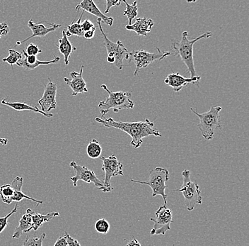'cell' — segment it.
Returning a JSON list of instances; mask_svg holds the SVG:
<instances>
[{"label": "cell", "mask_w": 249, "mask_h": 246, "mask_svg": "<svg viewBox=\"0 0 249 246\" xmlns=\"http://www.w3.org/2000/svg\"><path fill=\"white\" fill-rule=\"evenodd\" d=\"M95 121L104 127L114 128L127 133L131 136L130 144L135 149H138L141 146L143 138H147L150 135L156 137H161L162 135L159 131L155 129V124L148 119H145L144 121L138 122H124L115 121L112 118L101 119L100 117H96Z\"/></svg>", "instance_id": "obj_1"}, {"label": "cell", "mask_w": 249, "mask_h": 246, "mask_svg": "<svg viewBox=\"0 0 249 246\" xmlns=\"http://www.w3.org/2000/svg\"><path fill=\"white\" fill-rule=\"evenodd\" d=\"M213 36L211 32H207L200 35V37L193 38L192 40L188 39V34L187 32H183L182 34L181 40L180 42L173 40L172 48L174 53L172 56H180L182 61L188 68V71L191 75V78L196 77V68H195L194 60V46L196 42L203 38H208Z\"/></svg>", "instance_id": "obj_2"}, {"label": "cell", "mask_w": 249, "mask_h": 246, "mask_svg": "<svg viewBox=\"0 0 249 246\" xmlns=\"http://www.w3.org/2000/svg\"><path fill=\"white\" fill-rule=\"evenodd\" d=\"M101 88L104 89L108 94V96L105 101L99 103V110L101 118L104 117L110 110L118 113L124 109H133L135 103L131 99L132 93L130 92H111L106 85H101Z\"/></svg>", "instance_id": "obj_3"}, {"label": "cell", "mask_w": 249, "mask_h": 246, "mask_svg": "<svg viewBox=\"0 0 249 246\" xmlns=\"http://www.w3.org/2000/svg\"><path fill=\"white\" fill-rule=\"evenodd\" d=\"M191 112L198 117L199 123L197 127L202 136L207 141H210L214 137L216 129H222L220 120V112L222 107L219 106H212L210 110L205 113L200 114L197 110L191 108Z\"/></svg>", "instance_id": "obj_4"}, {"label": "cell", "mask_w": 249, "mask_h": 246, "mask_svg": "<svg viewBox=\"0 0 249 246\" xmlns=\"http://www.w3.org/2000/svg\"><path fill=\"white\" fill-rule=\"evenodd\" d=\"M183 177V184L180 189H175L184 197L185 207L188 211L194 209L197 205H202V197L200 186L196 182L191 181V172L188 170H184L181 172Z\"/></svg>", "instance_id": "obj_5"}, {"label": "cell", "mask_w": 249, "mask_h": 246, "mask_svg": "<svg viewBox=\"0 0 249 246\" xmlns=\"http://www.w3.org/2000/svg\"><path fill=\"white\" fill-rule=\"evenodd\" d=\"M101 19H97V24L99 25V30L102 34L104 38V46L107 48V62L113 64L118 69L122 70L124 68V60H128L130 57V52L127 48L124 47V43L121 40H118L116 43L110 41L107 34L104 33L101 26Z\"/></svg>", "instance_id": "obj_6"}, {"label": "cell", "mask_w": 249, "mask_h": 246, "mask_svg": "<svg viewBox=\"0 0 249 246\" xmlns=\"http://www.w3.org/2000/svg\"><path fill=\"white\" fill-rule=\"evenodd\" d=\"M169 180V170L166 168L158 167L149 172V178L147 182L131 179L132 183H139L141 185H147L150 187L152 191V197L160 195L164 201V205L167 206V194L165 192L166 188V182Z\"/></svg>", "instance_id": "obj_7"}, {"label": "cell", "mask_w": 249, "mask_h": 246, "mask_svg": "<svg viewBox=\"0 0 249 246\" xmlns=\"http://www.w3.org/2000/svg\"><path fill=\"white\" fill-rule=\"evenodd\" d=\"M157 51L155 53H149L145 50H139V51H132L130 52L129 61H134L135 65V70L134 72V76H137L140 70L147 68L151 63L156 60H161L172 56L170 52L161 51L160 48H156Z\"/></svg>", "instance_id": "obj_8"}, {"label": "cell", "mask_w": 249, "mask_h": 246, "mask_svg": "<svg viewBox=\"0 0 249 246\" xmlns=\"http://www.w3.org/2000/svg\"><path fill=\"white\" fill-rule=\"evenodd\" d=\"M102 160L103 165L102 170L104 171V189L102 191L104 192H110L113 190V187L111 186V179L117 176H124V165L121 163L119 160L116 158V155H112L108 158L101 157Z\"/></svg>", "instance_id": "obj_9"}, {"label": "cell", "mask_w": 249, "mask_h": 246, "mask_svg": "<svg viewBox=\"0 0 249 246\" xmlns=\"http://www.w3.org/2000/svg\"><path fill=\"white\" fill-rule=\"evenodd\" d=\"M150 221L154 222L151 235H165L171 229L170 224L173 222L172 211L166 205H163L156 211L155 218H151Z\"/></svg>", "instance_id": "obj_10"}, {"label": "cell", "mask_w": 249, "mask_h": 246, "mask_svg": "<svg viewBox=\"0 0 249 246\" xmlns=\"http://www.w3.org/2000/svg\"><path fill=\"white\" fill-rule=\"evenodd\" d=\"M70 167L74 169L75 172V175L70 178L71 181L72 182L74 187L77 186V182L79 180H82L86 183L90 184H94L95 186L102 191L104 189V181L100 180L92 170L89 169L85 166H82L80 165H78L74 161H71L70 163Z\"/></svg>", "instance_id": "obj_11"}, {"label": "cell", "mask_w": 249, "mask_h": 246, "mask_svg": "<svg viewBox=\"0 0 249 246\" xmlns=\"http://www.w3.org/2000/svg\"><path fill=\"white\" fill-rule=\"evenodd\" d=\"M57 84L54 83L51 78H48V82L45 88L44 93L38 103L41 108V111L46 114L54 110L57 107L56 96H57Z\"/></svg>", "instance_id": "obj_12"}, {"label": "cell", "mask_w": 249, "mask_h": 246, "mask_svg": "<svg viewBox=\"0 0 249 246\" xmlns=\"http://www.w3.org/2000/svg\"><path fill=\"white\" fill-rule=\"evenodd\" d=\"M83 70L84 65H82L79 73L73 71L70 73L71 79H68L67 77L64 78L65 83H67L72 91V94H71L72 96H77V95L82 94V93H88L87 83L82 77Z\"/></svg>", "instance_id": "obj_13"}, {"label": "cell", "mask_w": 249, "mask_h": 246, "mask_svg": "<svg viewBox=\"0 0 249 246\" xmlns=\"http://www.w3.org/2000/svg\"><path fill=\"white\" fill-rule=\"evenodd\" d=\"M201 77L200 76H196L193 78H186L183 77L180 73H171L164 79V83L170 86L173 88L174 92L178 93L185 87H186L188 84H197L199 83Z\"/></svg>", "instance_id": "obj_14"}, {"label": "cell", "mask_w": 249, "mask_h": 246, "mask_svg": "<svg viewBox=\"0 0 249 246\" xmlns=\"http://www.w3.org/2000/svg\"><path fill=\"white\" fill-rule=\"evenodd\" d=\"M48 24L51 26V27H46L41 22L39 24H35L33 21L32 19L29 20L28 22V26L30 28L31 32H32V35L26 38V39L20 40V41L17 42V46L22 44L27 40H30L31 38H34V37H45L48 35L49 33L53 32L54 31L57 30L58 28L61 26V25L56 24L54 23H48Z\"/></svg>", "instance_id": "obj_15"}, {"label": "cell", "mask_w": 249, "mask_h": 246, "mask_svg": "<svg viewBox=\"0 0 249 246\" xmlns=\"http://www.w3.org/2000/svg\"><path fill=\"white\" fill-rule=\"evenodd\" d=\"M81 9H82L83 12H89L97 17L98 19H100L101 21H104L106 24L108 25V26H111L113 24L114 19L113 17L106 16L104 14H103L92 0H83L81 1L76 6L75 11L78 12Z\"/></svg>", "instance_id": "obj_16"}, {"label": "cell", "mask_w": 249, "mask_h": 246, "mask_svg": "<svg viewBox=\"0 0 249 246\" xmlns=\"http://www.w3.org/2000/svg\"><path fill=\"white\" fill-rule=\"evenodd\" d=\"M22 54L24 56V57H22V58L17 63V65L18 66L22 67L27 71H32V70L36 69V68L42 65L57 63L60 60V57L59 56L54 55L53 60H48V61H41V60H38L36 56H28L24 50L22 51Z\"/></svg>", "instance_id": "obj_17"}, {"label": "cell", "mask_w": 249, "mask_h": 246, "mask_svg": "<svg viewBox=\"0 0 249 246\" xmlns=\"http://www.w3.org/2000/svg\"><path fill=\"white\" fill-rule=\"evenodd\" d=\"M154 24L155 23L153 20L142 17V18L136 19L134 24L125 26V29L127 31L135 32L138 36L147 37V34L152 30Z\"/></svg>", "instance_id": "obj_18"}, {"label": "cell", "mask_w": 249, "mask_h": 246, "mask_svg": "<svg viewBox=\"0 0 249 246\" xmlns=\"http://www.w3.org/2000/svg\"><path fill=\"white\" fill-rule=\"evenodd\" d=\"M23 185V178L21 177H17L14 179L12 181V185L14 190V195L12 197V202H20L23 199H29L36 203L37 205H42L43 203V201L37 200V199L31 198L29 196L25 194L22 191V187Z\"/></svg>", "instance_id": "obj_19"}, {"label": "cell", "mask_w": 249, "mask_h": 246, "mask_svg": "<svg viewBox=\"0 0 249 246\" xmlns=\"http://www.w3.org/2000/svg\"><path fill=\"white\" fill-rule=\"evenodd\" d=\"M57 46L60 54L64 56V62L65 65H68L69 64L70 56L77 48H74L72 43L68 39V37L65 34V30L62 31V38L58 40V44Z\"/></svg>", "instance_id": "obj_20"}, {"label": "cell", "mask_w": 249, "mask_h": 246, "mask_svg": "<svg viewBox=\"0 0 249 246\" xmlns=\"http://www.w3.org/2000/svg\"><path fill=\"white\" fill-rule=\"evenodd\" d=\"M32 219L30 214V208L26 210V214H23L22 217L19 220L18 227L15 228L14 231L13 238H19L23 233H28L32 230Z\"/></svg>", "instance_id": "obj_21"}, {"label": "cell", "mask_w": 249, "mask_h": 246, "mask_svg": "<svg viewBox=\"0 0 249 246\" xmlns=\"http://www.w3.org/2000/svg\"><path fill=\"white\" fill-rule=\"evenodd\" d=\"M30 214L31 219H32V228L35 231H36L44 223L50 222L54 218L60 216V214L57 211H53V212H50L46 215H43L34 212L31 208Z\"/></svg>", "instance_id": "obj_22"}, {"label": "cell", "mask_w": 249, "mask_h": 246, "mask_svg": "<svg viewBox=\"0 0 249 246\" xmlns=\"http://www.w3.org/2000/svg\"><path fill=\"white\" fill-rule=\"evenodd\" d=\"M1 104L3 105L8 106V107H11L16 111H31L36 112V113L40 114L43 115L46 117L51 118L53 116L52 114H46L41 110H39L37 107H31L29 104L26 103H21V102H7V99H3L1 101Z\"/></svg>", "instance_id": "obj_23"}, {"label": "cell", "mask_w": 249, "mask_h": 246, "mask_svg": "<svg viewBox=\"0 0 249 246\" xmlns=\"http://www.w3.org/2000/svg\"><path fill=\"white\" fill-rule=\"evenodd\" d=\"M84 13H85V12H82L77 21H76V22L73 21L71 24L68 25V30L65 31V34H66L67 37H69L71 36H77V37H84V32L82 31V22H81Z\"/></svg>", "instance_id": "obj_24"}, {"label": "cell", "mask_w": 249, "mask_h": 246, "mask_svg": "<svg viewBox=\"0 0 249 246\" xmlns=\"http://www.w3.org/2000/svg\"><path fill=\"white\" fill-rule=\"evenodd\" d=\"M102 148L100 143L96 139H92L89 143L87 148V153L88 156L91 159H97L100 158Z\"/></svg>", "instance_id": "obj_25"}, {"label": "cell", "mask_w": 249, "mask_h": 246, "mask_svg": "<svg viewBox=\"0 0 249 246\" xmlns=\"http://www.w3.org/2000/svg\"><path fill=\"white\" fill-rule=\"evenodd\" d=\"M13 195L14 190L12 185L7 184L0 187V197L4 203L11 205L12 203Z\"/></svg>", "instance_id": "obj_26"}, {"label": "cell", "mask_w": 249, "mask_h": 246, "mask_svg": "<svg viewBox=\"0 0 249 246\" xmlns=\"http://www.w3.org/2000/svg\"><path fill=\"white\" fill-rule=\"evenodd\" d=\"M126 4V9L124 11V15L128 19V25L132 24V20L138 16V2L133 1L132 4H129L126 1H124Z\"/></svg>", "instance_id": "obj_27"}, {"label": "cell", "mask_w": 249, "mask_h": 246, "mask_svg": "<svg viewBox=\"0 0 249 246\" xmlns=\"http://www.w3.org/2000/svg\"><path fill=\"white\" fill-rule=\"evenodd\" d=\"M46 236V234L45 233H42L39 237L31 235L26 237L21 246H43V240Z\"/></svg>", "instance_id": "obj_28"}, {"label": "cell", "mask_w": 249, "mask_h": 246, "mask_svg": "<svg viewBox=\"0 0 249 246\" xmlns=\"http://www.w3.org/2000/svg\"><path fill=\"white\" fill-rule=\"evenodd\" d=\"M21 58H22V55H21V53L18 52V51L14 49H9V56L3 58L2 61L4 63H7L11 66L13 67V65L18 63Z\"/></svg>", "instance_id": "obj_29"}, {"label": "cell", "mask_w": 249, "mask_h": 246, "mask_svg": "<svg viewBox=\"0 0 249 246\" xmlns=\"http://www.w3.org/2000/svg\"><path fill=\"white\" fill-rule=\"evenodd\" d=\"M95 230L101 234H107L110 230V224L107 219H101L96 221L95 224Z\"/></svg>", "instance_id": "obj_30"}, {"label": "cell", "mask_w": 249, "mask_h": 246, "mask_svg": "<svg viewBox=\"0 0 249 246\" xmlns=\"http://www.w3.org/2000/svg\"><path fill=\"white\" fill-rule=\"evenodd\" d=\"M17 208H18V205H17L10 213L4 216V217H0V233L7 228L8 224H9L8 219L11 216L17 212Z\"/></svg>", "instance_id": "obj_31"}, {"label": "cell", "mask_w": 249, "mask_h": 246, "mask_svg": "<svg viewBox=\"0 0 249 246\" xmlns=\"http://www.w3.org/2000/svg\"><path fill=\"white\" fill-rule=\"evenodd\" d=\"M26 54L28 56H36L38 54L42 52L41 50L39 49L38 46L34 43H30L26 48Z\"/></svg>", "instance_id": "obj_32"}, {"label": "cell", "mask_w": 249, "mask_h": 246, "mask_svg": "<svg viewBox=\"0 0 249 246\" xmlns=\"http://www.w3.org/2000/svg\"><path fill=\"white\" fill-rule=\"evenodd\" d=\"M122 1L121 0H107V9L105 10V13H108L110 8L113 7H119L121 6Z\"/></svg>", "instance_id": "obj_33"}, {"label": "cell", "mask_w": 249, "mask_h": 246, "mask_svg": "<svg viewBox=\"0 0 249 246\" xmlns=\"http://www.w3.org/2000/svg\"><path fill=\"white\" fill-rule=\"evenodd\" d=\"M82 29L84 33L89 32V31L93 30V29H96L94 24L91 22L90 20L85 19L83 22H82Z\"/></svg>", "instance_id": "obj_34"}, {"label": "cell", "mask_w": 249, "mask_h": 246, "mask_svg": "<svg viewBox=\"0 0 249 246\" xmlns=\"http://www.w3.org/2000/svg\"><path fill=\"white\" fill-rule=\"evenodd\" d=\"M65 235H66L68 246H81L80 243L77 239L71 237L68 233H65Z\"/></svg>", "instance_id": "obj_35"}, {"label": "cell", "mask_w": 249, "mask_h": 246, "mask_svg": "<svg viewBox=\"0 0 249 246\" xmlns=\"http://www.w3.org/2000/svg\"><path fill=\"white\" fill-rule=\"evenodd\" d=\"M9 29L7 22L0 23V38L3 36H7L9 34Z\"/></svg>", "instance_id": "obj_36"}, {"label": "cell", "mask_w": 249, "mask_h": 246, "mask_svg": "<svg viewBox=\"0 0 249 246\" xmlns=\"http://www.w3.org/2000/svg\"><path fill=\"white\" fill-rule=\"evenodd\" d=\"M53 246H68V244H67V237L65 233L63 236L59 238L57 240V241H56Z\"/></svg>", "instance_id": "obj_37"}, {"label": "cell", "mask_w": 249, "mask_h": 246, "mask_svg": "<svg viewBox=\"0 0 249 246\" xmlns=\"http://www.w3.org/2000/svg\"><path fill=\"white\" fill-rule=\"evenodd\" d=\"M95 32H96V29H93L91 31H89V32L84 33V37L86 39H91L94 37Z\"/></svg>", "instance_id": "obj_38"}, {"label": "cell", "mask_w": 249, "mask_h": 246, "mask_svg": "<svg viewBox=\"0 0 249 246\" xmlns=\"http://www.w3.org/2000/svg\"><path fill=\"white\" fill-rule=\"evenodd\" d=\"M126 246H142V245L136 238L132 236L131 241H129Z\"/></svg>", "instance_id": "obj_39"}, {"label": "cell", "mask_w": 249, "mask_h": 246, "mask_svg": "<svg viewBox=\"0 0 249 246\" xmlns=\"http://www.w3.org/2000/svg\"><path fill=\"white\" fill-rule=\"evenodd\" d=\"M0 143L3 146H6L8 143V140L7 138H0Z\"/></svg>", "instance_id": "obj_40"}]
</instances>
